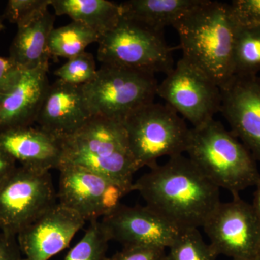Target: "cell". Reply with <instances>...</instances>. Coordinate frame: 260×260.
Segmentation results:
<instances>
[{
    "label": "cell",
    "instance_id": "obj_14",
    "mask_svg": "<svg viewBox=\"0 0 260 260\" xmlns=\"http://www.w3.org/2000/svg\"><path fill=\"white\" fill-rule=\"evenodd\" d=\"M85 221L56 203L17 235L25 260H49L69 246Z\"/></svg>",
    "mask_w": 260,
    "mask_h": 260
},
{
    "label": "cell",
    "instance_id": "obj_12",
    "mask_svg": "<svg viewBox=\"0 0 260 260\" xmlns=\"http://www.w3.org/2000/svg\"><path fill=\"white\" fill-rule=\"evenodd\" d=\"M110 241L126 246H146L168 249L179 229L174 226L147 205L121 204L113 213L100 220Z\"/></svg>",
    "mask_w": 260,
    "mask_h": 260
},
{
    "label": "cell",
    "instance_id": "obj_2",
    "mask_svg": "<svg viewBox=\"0 0 260 260\" xmlns=\"http://www.w3.org/2000/svg\"><path fill=\"white\" fill-rule=\"evenodd\" d=\"M237 26L229 4L210 0H205L173 26L179 35L181 58L220 88L234 76Z\"/></svg>",
    "mask_w": 260,
    "mask_h": 260
},
{
    "label": "cell",
    "instance_id": "obj_18",
    "mask_svg": "<svg viewBox=\"0 0 260 260\" xmlns=\"http://www.w3.org/2000/svg\"><path fill=\"white\" fill-rule=\"evenodd\" d=\"M54 21L55 16L47 9L17 25L18 31L10 49V59L24 70L49 67L51 56L48 42Z\"/></svg>",
    "mask_w": 260,
    "mask_h": 260
},
{
    "label": "cell",
    "instance_id": "obj_19",
    "mask_svg": "<svg viewBox=\"0 0 260 260\" xmlns=\"http://www.w3.org/2000/svg\"><path fill=\"white\" fill-rule=\"evenodd\" d=\"M205 0H129L120 3L121 16L161 32L199 8Z\"/></svg>",
    "mask_w": 260,
    "mask_h": 260
},
{
    "label": "cell",
    "instance_id": "obj_20",
    "mask_svg": "<svg viewBox=\"0 0 260 260\" xmlns=\"http://www.w3.org/2000/svg\"><path fill=\"white\" fill-rule=\"evenodd\" d=\"M56 15H68L93 29L101 37L112 30L121 18L120 3L107 0H51Z\"/></svg>",
    "mask_w": 260,
    "mask_h": 260
},
{
    "label": "cell",
    "instance_id": "obj_26",
    "mask_svg": "<svg viewBox=\"0 0 260 260\" xmlns=\"http://www.w3.org/2000/svg\"><path fill=\"white\" fill-rule=\"evenodd\" d=\"M50 5L51 0H10L4 17L10 23L18 25L48 9Z\"/></svg>",
    "mask_w": 260,
    "mask_h": 260
},
{
    "label": "cell",
    "instance_id": "obj_29",
    "mask_svg": "<svg viewBox=\"0 0 260 260\" xmlns=\"http://www.w3.org/2000/svg\"><path fill=\"white\" fill-rule=\"evenodd\" d=\"M24 70L10 57L0 56V94L5 93L18 83Z\"/></svg>",
    "mask_w": 260,
    "mask_h": 260
},
{
    "label": "cell",
    "instance_id": "obj_9",
    "mask_svg": "<svg viewBox=\"0 0 260 260\" xmlns=\"http://www.w3.org/2000/svg\"><path fill=\"white\" fill-rule=\"evenodd\" d=\"M56 199L50 173L17 167L0 184V232L17 237Z\"/></svg>",
    "mask_w": 260,
    "mask_h": 260
},
{
    "label": "cell",
    "instance_id": "obj_15",
    "mask_svg": "<svg viewBox=\"0 0 260 260\" xmlns=\"http://www.w3.org/2000/svg\"><path fill=\"white\" fill-rule=\"evenodd\" d=\"M92 116L83 86L57 79L49 85L36 123L41 129L60 138L75 133Z\"/></svg>",
    "mask_w": 260,
    "mask_h": 260
},
{
    "label": "cell",
    "instance_id": "obj_13",
    "mask_svg": "<svg viewBox=\"0 0 260 260\" xmlns=\"http://www.w3.org/2000/svg\"><path fill=\"white\" fill-rule=\"evenodd\" d=\"M220 91V112L231 132L260 161V78L234 76Z\"/></svg>",
    "mask_w": 260,
    "mask_h": 260
},
{
    "label": "cell",
    "instance_id": "obj_6",
    "mask_svg": "<svg viewBox=\"0 0 260 260\" xmlns=\"http://www.w3.org/2000/svg\"><path fill=\"white\" fill-rule=\"evenodd\" d=\"M158 85L151 73L102 64L95 79L83 85V90L92 115L122 122L153 102Z\"/></svg>",
    "mask_w": 260,
    "mask_h": 260
},
{
    "label": "cell",
    "instance_id": "obj_10",
    "mask_svg": "<svg viewBox=\"0 0 260 260\" xmlns=\"http://www.w3.org/2000/svg\"><path fill=\"white\" fill-rule=\"evenodd\" d=\"M157 95L193 128L205 125L220 112V87L182 58L158 84Z\"/></svg>",
    "mask_w": 260,
    "mask_h": 260
},
{
    "label": "cell",
    "instance_id": "obj_3",
    "mask_svg": "<svg viewBox=\"0 0 260 260\" xmlns=\"http://www.w3.org/2000/svg\"><path fill=\"white\" fill-rule=\"evenodd\" d=\"M187 157L219 189L233 196L256 186L260 174L256 160L247 148L215 119L189 129Z\"/></svg>",
    "mask_w": 260,
    "mask_h": 260
},
{
    "label": "cell",
    "instance_id": "obj_5",
    "mask_svg": "<svg viewBox=\"0 0 260 260\" xmlns=\"http://www.w3.org/2000/svg\"><path fill=\"white\" fill-rule=\"evenodd\" d=\"M131 153L139 169L152 168L162 157L185 153L189 128L167 104L153 102L122 121Z\"/></svg>",
    "mask_w": 260,
    "mask_h": 260
},
{
    "label": "cell",
    "instance_id": "obj_17",
    "mask_svg": "<svg viewBox=\"0 0 260 260\" xmlns=\"http://www.w3.org/2000/svg\"><path fill=\"white\" fill-rule=\"evenodd\" d=\"M49 67L24 71L9 91L0 94V130L32 126L47 93Z\"/></svg>",
    "mask_w": 260,
    "mask_h": 260
},
{
    "label": "cell",
    "instance_id": "obj_23",
    "mask_svg": "<svg viewBox=\"0 0 260 260\" xmlns=\"http://www.w3.org/2000/svg\"><path fill=\"white\" fill-rule=\"evenodd\" d=\"M168 249L166 260H216L218 256L198 229H180Z\"/></svg>",
    "mask_w": 260,
    "mask_h": 260
},
{
    "label": "cell",
    "instance_id": "obj_11",
    "mask_svg": "<svg viewBox=\"0 0 260 260\" xmlns=\"http://www.w3.org/2000/svg\"><path fill=\"white\" fill-rule=\"evenodd\" d=\"M210 246L217 256L232 260H260V225L251 204L239 197L220 203L205 223Z\"/></svg>",
    "mask_w": 260,
    "mask_h": 260
},
{
    "label": "cell",
    "instance_id": "obj_22",
    "mask_svg": "<svg viewBox=\"0 0 260 260\" xmlns=\"http://www.w3.org/2000/svg\"><path fill=\"white\" fill-rule=\"evenodd\" d=\"M259 71L260 28H243L237 25L234 49V76H256Z\"/></svg>",
    "mask_w": 260,
    "mask_h": 260
},
{
    "label": "cell",
    "instance_id": "obj_8",
    "mask_svg": "<svg viewBox=\"0 0 260 260\" xmlns=\"http://www.w3.org/2000/svg\"><path fill=\"white\" fill-rule=\"evenodd\" d=\"M56 198L62 205L86 221L110 215L133 186L121 184L87 168L61 162Z\"/></svg>",
    "mask_w": 260,
    "mask_h": 260
},
{
    "label": "cell",
    "instance_id": "obj_27",
    "mask_svg": "<svg viewBox=\"0 0 260 260\" xmlns=\"http://www.w3.org/2000/svg\"><path fill=\"white\" fill-rule=\"evenodd\" d=\"M229 6L239 26L260 28V0H234Z\"/></svg>",
    "mask_w": 260,
    "mask_h": 260
},
{
    "label": "cell",
    "instance_id": "obj_7",
    "mask_svg": "<svg viewBox=\"0 0 260 260\" xmlns=\"http://www.w3.org/2000/svg\"><path fill=\"white\" fill-rule=\"evenodd\" d=\"M97 58L113 65L155 75L174 68L172 49L162 32L121 16L117 25L101 37Z\"/></svg>",
    "mask_w": 260,
    "mask_h": 260
},
{
    "label": "cell",
    "instance_id": "obj_1",
    "mask_svg": "<svg viewBox=\"0 0 260 260\" xmlns=\"http://www.w3.org/2000/svg\"><path fill=\"white\" fill-rule=\"evenodd\" d=\"M133 190L179 230L203 228L221 203L220 189L184 155L150 168L135 181Z\"/></svg>",
    "mask_w": 260,
    "mask_h": 260
},
{
    "label": "cell",
    "instance_id": "obj_16",
    "mask_svg": "<svg viewBox=\"0 0 260 260\" xmlns=\"http://www.w3.org/2000/svg\"><path fill=\"white\" fill-rule=\"evenodd\" d=\"M0 150L20 167L37 172L58 169L62 160L59 138L32 126L0 130Z\"/></svg>",
    "mask_w": 260,
    "mask_h": 260
},
{
    "label": "cell",
    "instance_id": "obj_28",
    "mask_svg": "<svg viewBox=\"0 0 260 260\" xmlns=\"http://www.w3.org/2000/svg\"><path fill=\"white\" fill-rule=\"evenodd\" d=\"M166 249L146 246H126L106 260H166Z\"/></svg>",
    "mask_w": 260,
    "mask_h": 260
},
{
    "label": "cell",
    "instance_id": "obj_4",
    "mask_svg": "<svg viewBox=\"0 0 260 260\" xmlns=\"http://www.w3.org/2000/svg\"><path fill=\"white\" fill-rule=\"evenodd\" d=\"M59 139L61 162L87 168L121 184H134L133 177L140 169L121 121L93 116L75 133Z\"/></svg>",
    "mask_w": 260,
    "mask_h": 260
},
{
    "label": "cell",
    "instance_id": "obj_33",
    "mask_svg": "<svg viewBox=\"0 0 260 260\" xmlns=\"http://www.w3.org/2000/svg\"><path fill=\"white\" fill-rule=\"evenodd\" d=\"M3 28H4V25H3V22H2L1 19H0V31L3 30Z\"/></svg>",
    "mask_w": 260,
    "mask_h": 260
},
{
    "label": "cell",
    "instance_id": "obj_34",
    "mask_svg": "<svg viewBox=\"0 0 260 260\" xmlns=\"http://www.w3.org/2000/svg\"><path fill=\"white\" fill-rule=\"evenodd\" d=\"M259 259H260V248H259Z\"/></svg>",
    "mask_w": 260,
    "mask_h": 260
},
{
    "label": "cell",
    "instance_id": "obj_24",
    "mask_svg": "<svg viewBox=\"0 0 260 260\" xmlns=\"http://www.w3.org/2000/svg\"><path fill=\"white\" fill-rule=\"evenodd\" d=\"M83 237L68 253L64 260H106L108 239L99 220L90 222Z\"/></svg>",
    "mask_w": 260,
    "mask_h": 260
},
{
    "label": "cell",
    "instance_id": "obj_32",
    "mask_svg": "<svg viewBox=\"0 0 260 260\" xmlns=\"http://www.w3.org/2000/svg\"><path fill=\"white\" fill-rule=\"evenodd\" d=\"M256 189L254 192V199L251 205L254 213L255 214L256 218L260 225V180L256 185Z\"/></svg>",
    "mask_w": 260,
    "mask_h": 260
},
{
    "label": "cell",
    "instance_id": "obj_30",
    "mask_svg": "<svg viewBox=\"0 0 260 260\" xmlns=\"http://www.w3.org/2000/svg\"><path fill=\"white\" fill-rule=\"evenodd\" d=\"M17 237L0 232V260H25Z\"/></svg>",
    "mask_w": 260,
    "mask_h": 260
},
{
    "label": "cell",
    "instance_id": "obj_25",
    "mask_svg": "<svg viewBox=\"0 0 260 260\" xmlns=\"http://www.w3.org/2000/svg\"><path fill=\"white\" fill-rule=\"evenodd\" d=\"M97 73L93 54L85 51L68 59L67 62L55 70L54 75L58 80L65 83L83 86L93 81Z\"/></svg>",
    "mask_w": 260,
    "mask_h": 260
},
{
    "label": "cell",
    "instance_id": "obj_21",
    "mask_svg": "<svg viewBox=\"0 0 260 260\" xmlns=\"http://www.w3.org/2000/svg\"><path fill=\"white\" fill-rule=\"evenodd\" d=\"M101 36L93 29L80 22L72 21L68 25L53 29L48 42L51 57L69 59L85 52L93 43H99Z\"/></svg>",
    "mask_w": 260,
    "mask_h": 260
},
{
    "label": "cell",
    "instance_id": "obj_31",
    "mask_svg": "<svg viewBox=\"0 0 260 260\" xmlns=\"http://www.w3.org/2000/svg\"><path fill=\"white\" fill-rule=\"evenodd\" d=\"M16 162L0 150V184L16 169Z\"/></svg>",
    "mask_w": 260,
    "mask_h": 260
}]
</instances>
